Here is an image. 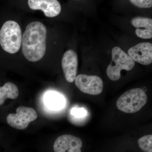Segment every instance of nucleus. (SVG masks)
<instances>
[{
  "label": "nucleus",
  "mask_w": 152,
  "mask_h": 152,
  "mask_svg": "<svg viewBox=\"0 0 152 152\" xmlns=\"http://www.w3.org/2000/svg\"><path fill=\"white\" fill-rule=\"evenodd\" d=\"M82 140L78 137L69 134L60 136L53 145L55 152H81Z\"/></svg>",
  "instance_id": "7"
},
{
  "label": "nucleus",
  "mask_w": 152,
  "mask_h": 152,
  "mask_svg": "<svg viewBox=\"0 0 152 152\" xmlns=\"http://www.w3.org/2000/svg\"><path fill=\"white\" fill-rule=\"evenodd\" d=\"M148 96L140 88L132 89L123 94L116 102L117 108L126 113L139 111L147 103Z\"/></svg>",
  "instance_id": "3"
},
{
  "label": "nucleus",
  "mask_w": 152,
  "mask_h": 152,
  "mask_svg": "<svg viewBox=\"0 0 152 152\" xmlns=\"http://www.w3.org/2000/svg\"><path fill=\"white\" fill-rule=\"evenodd\" d=\"M37 117V113L34 109L21 106L17 109L16 113L9 114L7 121L12 127L24 130L28 127L30 123L35 121Z\"/></svg>",
  "instance_id": "5"
},
{
  "label": "nucleus",
  "mask_w": 152,
  "mask_h": 152,
  "mask_svg": "<svg viewBox=\"0 0 152 152\" xmlns=\"http://www.w3.org/2000/svg\"><path fill=\"white\" fill-rule=\"evenodd\" d=\"M152 135H145L138 140L139 147L145 152H152Z\"/></svg>",
  "instance_id": "14"
},
{
  "label": "nucleus",
  "mask_w": 152,
  "mask_h": 152,
  "mask_svg": "<svg viewBox=\"0 0 152 152\" xmlns=\"http://www.w3.org/2000/svg\"><path fill=\"white\" fill-rule=\"evenodd\" d=\"M128 55L134 61L144 65H148L152 62V44L142 42L129 49Z\"/></svg>",
  "instance_id": "8"
},
{
  "label": "nucleus",
  "mask_w": 152,
  "mask_h": 152,
  "mask_svg": "<svg viewBox=\"0 0 152 152\" xmlns=\"http://www.w3.org/2000/svg\"><path fill=\"white\" fill-rule=\"evenodd\" d=\"M47 30L40 22L30 23L23 34L22 51L24 56L32 62L42 59L46 51Z\"/></svg>",
  "instance_id": "1"
},
{
  "label": "nucleus",
  "mask_w": 152,
  "mask_h": 152,
  "mask_svg": "<svg viewBox=\"0 0 152 152\" xmlns=\"http://www.w3.org/2000/svg\"><path fill=\"white\" fill-rule=\"evenodd\" d=\"M112 60L107 69V75L112 81H117L121 77V71H130L135 65V62L118 47H114L112 51Z\"/></svg>",
  "instance_id": "4"
},
{
  "label": "nucleus",
  "mask_w": 152,
  "mask_h": 152,
  "mask_svg": "<svg viewBox=\"0 0 152 152\" xmlns=\"http://www.w3.org/2000/svg\"><path fill=\"white\" fill-rule=\"evenodd\" d=\"M78 64L77 56L75 51L69 50L64 53L62 59V67L65 77L69 83H73L75 80Z\"/></svg>",
  "instance_id": "9"
},
{
  "label": "nucleus",
  "mask_w": 152,
  "mask_h": 152,
  "mask_svg": "<svg viewBox=\"0 0 152 152\" xmlns=\"http://www.w3.org/2000/svg\"><path fill=\"white\" fill-rule=\"evenodd\" d=\"M19 92L18 87L11 82H7L3 86L0 87V105L4 103L6 99H15L18 96Z\"/></svg>",
  "instance_id": "12"
},
{
  "label": "nucleus",
  "mask_w": 152,
  "mask_h": 152,
  "mask_svg": "<svg viewBox=\"0 0 152 152\" xmlns=\"http://www.w3.org/2000/svg\"><path fill=\"white\" fill-rule=\"evenodd\" d=\"M75 81L76 86L85 94L97 95L103 90V82L97 76L80 74L76 76Z\"/></svg>",
  "instance_id": "6"
},
{
  "label": "nucleus",
  "mask_w": 152,
  "mask_h": 152,
  "mask_svg": "<svg viewBox=\"0 0 152 152\" xmlns=\"http://www.w3.org/2000/svg\"><path fill=\"white\" fill-rule=\"evenodd\" d=\"M28 5L31 10H41L48 18H54L59 15L61 7L57 0H29Z\"/></svg>",
  "instance_id": "10"
},
{
  "label": "nucleus",
  "mask_w": 152,
  "mask_h": 152,
  "mask_svg": "<svg viewBox=\"0 0 152 152\" xmlns=\"http://www.w3.org/2000/svg\"><path fill=\"white\" fill-rule=\"evenodd\" d=\"M131 23L136 28V35L143 39L152 38V20L145 17H137L133 18Z\"/></svg>",
  "instance_id": "11"
},
{
  "label": "nucleus",
  "mask_w": 152,
  "mask_h": 152,
  "mask_svg": "<svg viewBox=\"0 0 152 152\" xmlns=\"http://www.w3.org/2000/svg\"><path fill=\"white\" fill-rule=\"evenodd\" d=\"M130 2L134 5L141 8H149L152 7L151 0H131Z\"/></svg>",
  "instance_id": "16"
},
{
  "label": "nucleus",
  "mask_w": 152,
  "mask_h": 152,
  "mask_svg": "<svg viewBox=\"0 0 152 152\" xmlns=\"http://www.w3.org/2000/svg\"><path fill=\"white\" fill-rule=\"evenodd\" d=\"M45 100L46 104L53 110H59L61 109L65 104L64 98L61 95L57 93H48Z\"/></svg>",
  "instance_id": "13"
},
{
  "label": "nucleus",
  "mask_w": 152,
  "mask_h": 152,
  "mask_svg": "<svg viewBox=\"0 0 152 152\" xmlns=\"http://www.w3.org/2000/svg\"><path fill=\"white\" fill-rule=\"evenodd\" d=\"M71 115L78 120L83 119L86 116V111L83 108H74L71 112Z\"/></svg>",
  "instance_id": "15"
},
{
  "label": "nucleus",
  "mask_w": 152,
  "mask_h": 152,
  "mask_svg": "<svg viewBox=\"0 0 152 152\" xmlns=\"http://www.w3.org/2000/svg\"><path fill=\"white\" fill-rule=\"evenodd\" d=\"M21 29L17 22L6 21L0 28V48L5 53L14 54L21 46Z\"/></svg>",
  "instance_id": "2"
}]
</instances>
